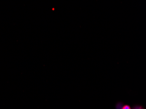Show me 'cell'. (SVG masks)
Listing matches in <instances>:
<instances>
[{"label":"cell","mask_w":146,"mask_h":109,"mask_svg":"<svg viewBox=\"0 0 146 109\" xmlns=\"http://www.w3.org/2000/svg\"><path fill=\"white\" fill-rule=\"evenodd\" d=\"M122 109H131L130 106L128 105H125L123 107Z\"/></svg>","instance_id":"1"},{"label":"cell","mask_w":146,"mask_h":109,"mask_svg":"<svg viewBox=\"0 0 146 109\" xmlns=\"http://www.w3.org/2000/svg\"><path fill=\"white\" fill-rule=\"evenodd\" d=\"M133 109H143V108H142L141 106H136L134 107Z\"/></svg>","instance_id":"2"}]
</instances>
